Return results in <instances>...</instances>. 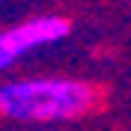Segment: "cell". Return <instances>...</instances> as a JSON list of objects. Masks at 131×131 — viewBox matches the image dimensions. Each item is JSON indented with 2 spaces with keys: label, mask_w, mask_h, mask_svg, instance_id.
<instances>
[{
  "label": "cell",
  "mask_w": 131,
  "mask_h": 131,
  "mask_svg": "<svg viewBox=\"0 0 131 131\" xmlns=\"http://www.w3.org/2000/svg\"><path fill=\"white\" fill-rule=\"evenodd\" d=\"M92 90L69 78H30L0 86V113L21 122H63L86 113Z\"/></svg>",
  "instance_id": "6da1fadb"
},
{
  "label": "cell",
  "mask_w": 131,
  "mask_h": 131,
  "mask_svg": "<svg viewBox=\"0 0 131 131\" xmlns=\"http://www.w3.org/2000/svg\"><path fill=\"white\" fill-rule=\"evenodd\" d=\"M69 21L57 15H45V18H33L27 24H18L12 30L0 33V69L12 66L15 60L33 54L36 48H45V45H54V42L66 39L69 36Z\"/></svg>",
  "instance_id": "7a4b0ae2"
}]
</instances>
